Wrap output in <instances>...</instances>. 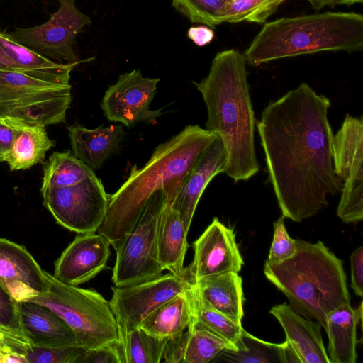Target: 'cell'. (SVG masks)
Instances as JSON below:
<instances>
[{
	"mask_svg": "<svg viewBox=\"0 0 363 363\" xmlns=\"http://www.w3.org/2000/svg\"><path fill=\"white\" fill-rule=\"evenodd\" d=\"M0 69L20 72L16 64L5 54L0 45Z\"/></svg>",
	"mask_w": 363,
	"mask_h": 363,
	"instance_id": "cell-42",
	"label": "cell"
},
{
	"mask_svg": "<svg viewBox=\"0 0 363 363\" xmlns=\"http://www.w3.org/2000/svg\"><path fill=\"white\" fill-rule=\"evenodd\" d=\"M94 176V169L70 151L55 152L44 166L40 189L69 186Z\"/></svg>",
	"mask_w": 363,
	"mask_h": 363,
	"instance_id": "cell-28",
	"label": "cell"
},
{
	"mask_svg": "<svg viewBox=\"0 0 363 363\" xmlns=\"http://www.w3.org/2000/svg\"><path fill=\"white\" fill-rule=\"evenodd\" d=\"M311 6L315 9H320L328 6L331 8L335 7L337 5L341 4V0H308Z\"/></svg>",
	"mask_w": 363,
	"mask_h": 363,
	"instance_id": "cell-43",
	"label": "cell"
},
{
	"mask_svg": "<svg viewBox=\"0 0 363 363\" xmlns=\"http://www.w3.org/2000/svg\"><path fill=\"white\" fill-rule=\"evenodd\" d=\"M362 323V302L354 309L350 303L333 311L325 330L328 337L330 363H355L357 354V327Z\"/></svg>",
	"mask_w": 363,
	"mask_h": 363,
	"instance_id": "cell-21",
	"label": "cell"
},
{
	"mask_svg": "<svg viewBox=\"0 0 363 363\" xmlns=\"http://www.w3.org/2000/svg\"><path fill=\"white\" fill-rule=\"evenodd\" d=\"M225 349L235 350L230 342L191 318L186 330L182 362L207 363Z\"/></svg>",
	"mask_w": 363,
	"mask_h": 363,
	"instance_id": "cell-30",
	"label": "cell"
},
{
	"mask_svg": "<svg viewBox=\"0 0 363 363\" xmlns=\"http://www.w3.org/2000/svg\"><path fill=\"white\" fill-rule=\"evenodd\" d=\"M286 0H230L225 11L223 23L249 21L264 23Z\"/></svg>",
	"mask_w": 363,
	"mask_h": 363,
	"instance_id": "cell-33",
	"label": "cell"
},
{
	"mask_svg": "<svg viewBox=\"0 0 363 363\" xmlns=\"http://www.w3.org/2000/svg\"><path fill=\"white\" fill-rule=\"evenodd\" d=\"M242 340L246 350L225 349L216 357V361L233 363H284V343L275 344L264 341L245 330Z\"/></svg>",
	"mask_w": 363,
	"mask_h": 363,
	"instance_id": "cell-31",
	"label": "cell"
},
{
	"mask_svg": "<svg viewBox=\"0 0 363 363\" xmlns=\"http://www.w3.org/2000/svg\"><path fill=\"white\" fill-rule=\"evenodd\" d=\"M167 203L163 190L152 194L135 223L114 247L116 258L112 281L121 287L142 283L160 276L164 271L157 257V225Z\"/></svg>",
	"mask_w": 363,
	"mask_h": 363,
	"instance_id": "cell-7",
	"label": "cell"
},
{
	"mask_svg": "<svg viewBox=\"0 0 363 363\" xmlns=\"http://www.w3.org/2000/svg\"><path fill=\"white\" fill-rule=\"evenodd\" d=\"M333 164L342 182L337 215L345 223L363 218V120L347 114L333 139Z\"/></svg>",
	"mask_w": 363,
	"mask_h": 363,
	"instance_id": "cell-9",
	"label": "cell"
},
{
	"mask_svg": "<svg viewBox=\"0 0 363 363\" xmlns=\"http://www.w3.org/2000/svg\"><path fill=\"white\" fill-rule=\"evenodd\" d=\"M85 350L78 345L57 347L30 345L26 358L28 363H79Z\"/></svg>",
	"mask_w": 363,
	"mask_h": 363,
	"instance_id": "cell-34",
	"label": "cell"
},
{
	"mask_svg": "<svg viewBox=\"0 0 363 363\" xmlns=\"http://www.w3.org/2000/svg\"><path fill=\"white\" fill-rule=\"evenodd\" d=\"M330 105L303 82L271 101L257 123L269 182L282 216L295 222L318 213L328 195L342 189L333 164Z\"/></svg>",
	"mask_w": 363,
	"mask_h": 363,
	"instance_id": "cell-1",
	"label": "cell"
},
{
	"mask_svg": "<svg viewBox=\"0 0 363 363\" xmlns=\"http://www.w3.org/2000/svg\"><path fill=\"white\" fill-rule=\"evenodd\" d=\"M362 1L363 0H341V4L350 6L357 3H362Z\"/></svg>",
	"mask_w": 363,
	"mask_h": 363,
	"instance_id": "cell-44",
	"label": "cell"
},
{
	"mask_svg": "<svg viewBox=\"0 0 363 363\" xmlns=\"http://www.w3.org/2000/svg\"><path fill=\"white\" fill-rule=\"evenodd\" d=\"M48 290L30 301L43 304L70 327L77 345L85 349L118 341L116 320L109 302L94 290L65 284L44 271Z\"/></svg>",
	"mask_w": 363,
	"mask_h": 363,
	"instance_id": "cell-6",
	"label": "cell"
},
{
	"mask_svg": "<svg viewBox=\"0 0 363 363\" xmlns=\"http://www.w3.org/2000/svg\"><path fill=\"white\" fill-rule=\"evenodd\" d=\"M13 137L12 127L5 118L0 117V162H6L13 145Z\"/></svg>",
	"mask_w": 363,
	"mask_h": 363,
	"instance_id": "cell-40",
	"label": "cell"
},
{
	"mask_svg": "<svg viewBox=\"0 0 363 363\" xmlns=\"http://www.w3.org/2000/svg\"><path fill=\"white\" fill-rule=\"evenodd\" d=\"M167 339L160 338L140 327L118 336L117 347L122 363H159Z\"/></svg>",
	"mask_w": 363,
	"mask_h": 363,
	"instance_id": "cell-29",
	"label": "cell"
},
{
	"mask_svg": "<svg viewBox=\"0 0 363 363\" xmlns=\"http://www.w3.org/2000/svg\"><path fill=\"white\" fill-rule=\"evenodd\" d=\"M67 131L74 155L92 169L100 168L117 151L125 133L121 125L94 129L74 125Z\"/></svg>",
	"mask_w": 363,
	"mask_h": 363,
	"instance_id": "cell-20",
	"label": "cell"
},
{
	"mask_svg": "<svg viewBox=\"0 0 363 363\" xmlns=\"http://www.w3.org/2000/svg\"><path fill=\"white\" fill-rule=\"evenodd\" d=\"M72 101L70 84L43 81L0 69V117L45 126L65 123Z\"/></svg>",
	"mask_w": 363,
	"mask_h": 363,
	"instance_id": "cell-8",
	"label": "cell"
},
{
	"mask_svg": "<svg viewBox=\"0 0 363 363\" xmlns=\"http://www.w3.org/2000/svg\"><path fill=\"white\" fill-rule=\"evenodd\" d=\"M0 45L20 72L45 82L69 84L70 72L76 64L55 62L17 43L1 30Z\"/></svg>",
	"mask_w": 363,
	"mask_h": 363,
	"instance_id": "cell-24",
	"label": "cell"
},
{
	"mask_svg": "<svg viewBox=\"0 0 363 363\" xmlns=\"http://www.w3.org/2000/svg\"><path fill=\"white\" fill-rule=\"evenodd\" d=\"M247 75L244 55L229 49L216 55L206 77L194 82L207 107L206 129L220 138L228 157L225 173L235 183L249 180L259 170Z\"/></svg>",
	"mask_w": 363,
	"mask_h": 363,
	"instance_id": "cell-2",
	"label": "cell"
},
{
	"mask_svg": "<svg viewBox=\"0 0 363 363\" xmlns=\"http://www.w3.org/2000/svg\"><path fill=\"white\" fill-rule=\"evenodd\" d=\"M230 0H172V6L192 23L211 28L223 23Z\"/></svg>",
	"mask_w": 363,
	"mask_h": 363,
	"instance_id": "cell-32",
	"label": "cell"
},
{
	"mask_svg": "<svg viewBox=\"0 0 363 363\" xmlns=\"http://www.w3.org/2000/svg\"><path fill=\"white\" fill-rule=\"evenodd\" d=\"M194 259L184 275L191 282L227 272L238 273L244 264L233 228L214 218L193 243Z\"/></svg>",
	"mask_w": 363,
	"mask_h": 363,
	"instance_id": "cell-14",
	"label": "cell"
},
{
	"mask_svg": "<svg viewBox=\"0 0 363 363\" xmlns=\"http://www.w3.org/2000/svg\"><path fill=\"white\" fill-rule=\"evenodd\" d=\"M191 318L190 303L184 292L157 308L143 320L140 327L155 337L169 339L184 332Z\"/></svg>",
	"mask_w": 363,
	"mask_h": 363,
	"instance_id": "cell-27",
	"label": "cell"
},
{
	"mask_svg": "<svg viewBox=\"0 0 363 363\" xmlns=\"http://www.w3.org/2000/svg\"><path fill=\"white\" fill-rule=\"evenodd\" d=\"M178 213L170 205L163 208L157 225V257L164 270L184 276L187 234Z\"/></svg>",
	"mask_w": 363,
	"mask_h": 363,
	"instance_id": "cell-23",
	"label": "cell"
},
{
	"mask_svg": "<svg viewBox=\"0 0 363 363\" xmlns=\"http://www.w3.org/2000/svg\"><path fill=\"white\" fill-rule=\"evenodd\" d=\"M228 157L219 135L204 150L192 165L170 205L189 232L199 201L211 179L225 173Z\"/></svg>",
	"mask_w": 363,
	"mask_h": 363,
	"instance_id": "cell-17",
	"label": "cell"
},
{
	"mask_svg": "<svg viewBox=\"0 0 363 363\" xmlns=\"http://www.w3.org/2000/svg\"><path fill=\"white\" fill-rule=\"evenodd\" d=\"M188 38L198 46L209 44L214 38V31L208 26L191 27L187 32Z\"/></svg>",
	"mask_w": 363,
	"mask_h": 363,
	"instance_id": "cell-41",
	"label": "cell"
},
{
	"mask_svg": "<svg viewBox=\"0 0 363 363\" xmlns=\"http://www.w3.org/2000/svg\"><path fill=\"white\" fill-rule=\"evenodd\" d=\"M0 284L18 302L48 290L44 271L26 248L0 238Z\"/></svg>",
	"mask_w": 363,
	"mask_h": 363,
	"instance_id": "cell-16",
	"label": "cell"
},
{
	"mask_svg": "<svg viewBox=\"0 0 363 363\" xmlns=\"http://www.w3.org/2000/svg\"><path fill=\"white\" fill-rule=\"evenodd\" d=\"M21 327L30 345L57 347L77 345L66 322L48 307L33 301L18 302Z\"/></svg>",
	"mask_w": 363,
	"mask_h": 363,
	"instance_id": "cell-19",
	"label": "cell"
},
{
	"mask_svg": "<svg viewBox=\"0 0 363 363\" xmlns=\"http://www.w3.org/2000/svg\"><path fill=\"white\" fill-rule=\"evenodd\" d=\"M194 283L210 306L234 322L241 324L245 297L242 278L238 273L220 274Z\"/></svg>",
	"mask_w": 363,
	"mask_h": 363,
	"instance_id": "cell-25",
	"label": "cell"
},
{
	"mask_svg": "<svg viewBox=\"0 0 363 363\" xmlns=\"http://www.w3.org/2000/svg\"><path fill=\"white\" fill-rule=\"evenodd\" d=\"M117 342L86 349L79 363H122Z\"/></svg>",
	"mask_w": 363,
	"mask_h": 363,
	"instance_id": "cell-38",
	"label": "cell"
},
{
	"mask_svg": "<svg viewBox=\"0 0 363 363\" xmlns=\"http://www.w3.org/2000/svg\"><path fill=\"white\" fill-rule=\"evenodd\" d=\"M26 339L0 328V363H28Z\"/></svg>",
	"mask_w": 363,
	"mask_h": 363,
	"instance_id": "cell-35",
	"label": "cell"
},
{
	"mask_svg": "<svg viewBox=\"0 0 363 363\" xmlns=\"http://www.w3.org/2000/svg\"><path fill=\"white\" fill-rule=\"evenodd\" d=\"M218 136L199 125H187L160 144L146 164L141 168L133 165L126 181L109 195L106 213L97 233L114 248L133 225L152 194L164 191L167 204L171 205L192 165Z\"/></svg>",
	"mask_w": 363,
	"mask_h": 363,
	"instance_id": "cell-3",
	"label": "cell"
},
{
	"mask_svg": "<svg viewBox=\"0 0 363 363\" xmlns=\"http://www.w3.org/2000/svg\"><path fill=\"white\" fill-rule=\"evenodd\" d=\"M295 253L279 262L266 260V278L298 314L325 328L328 315L350 303L343 262L321 241L296 240Z\"/></svg>",
	"mask_w": 363,
	"mask_h": 363,
	"instance_id": "cell-4",
	"label": "cell"
},
{
	"mask_svg": "<svg viewBox=\"0 0 363 363\" xmlns=\"http://www.w3.org/2000/svg\"><path fill=\"white\" fill-rule=\"evenodd\" d=\"M192 313V318L206 329L230 342L235 351L246 350L242 340L244 329L241 324L210 306L201 296L194 282L189 280L186 290Z\"/></svg>",
	"mask_w": 363,
	"mask_h": 363,
	"instance_id": "cell-26",
	"label": "cell"
},
{
	"mask_svg": "<svg viewBox=\"0 0 363 363\" xmlns=\"http://www.w3.org/2000/svg\"><path fill=\"white\" fill-rule=\"evenodd\" d=\"M0 328L23 337L18 302L0 284Z\"/></svg>",
	"mask_w": 363,
	"mask_h": 363,
	"instance_id": "cell-37",
	"label": "cell"
},
{
	"mask_svg": "<svg viewBox=\"0 0 363 363\" xmlns=\"http://www.w3.org/2000/svg\"></svg>",
	"mask_w": 363,
	"mask_h": 363,
	"instance_id": "cell-45",
	"label": "cell"
},
{
	"mask_svg": "<svg viewBox=\"0 0 363 363\" xmlns=\"http://www.w3.org/2000/svg\"><path fill=\"white\" fill-rule=\"evenodd\" d=\"M58 1V10L45 23L30 28H16L8 35L48 59L77 65L81 61L73 48L74 38L91 21L77 8L75 0Z\"/></svg>",
	"mask_w": 363,
	"mask_h": 363,
	"instance_id": "cell-11",
	"label": "cell"
},
{
	"mask_svg": "<svg viewBox=\"0 0 363 363\" xmlns=\"http://www.w3.org/2000/svg\"><path fill=\"white\" fill-rule=\"evenodd\" d=\"M362 49V14L326 11L265 23L243 55L246 63L257 66L305 54Z\"/></svg>",
	"mask_w": 363,
	"mask_h": 363,
	"instance_id": "cell-5",
	"label": "cell"
},
{
	"mask_svg": "<svg viewBox=\"0 0 363 363\" xmlns=\"http://www.w3.org/2000/svg\"><path fill=\"white\" fill-rule=\"evenodd\" d=\"M56 222L77 233H96L106 213L109 195L96 176L66 187L40 189Z\"/></svg>",
	"mask_w": 363,
	"mask_h": 363,
	"instance_id": "cell-10",
	"label": "cell"
},
{
	"mask_svg": "<svg viewBox=\"0 0 363 363\" xmlns=\"http://www.w3.org/2000/svg\"><path fill=\"white\" fill-rule=\"evenodd\" d=\"M281 216L274 223V237L268 259L269 262H279L291 257L296 252V240L289 235Z\"/></svg>",
	"mask_w": 363,
	"mask_h": 363,
	"instance_id": "cell-36",
	"label": "cell"
},
{
	"mask_svg": "<svg viewBox=\"0 0 363 363\" xmlns=\"http://www.w3.org/2000/svg\"><path fill=\"white\" fill-rule=\"evenodd\" d=\"M351 287L358 296H363V247L355 250L350 256Z\"/></svg>",
	"mask_w": 363,
	"mask_h": 363,
	"instance_id": "cell-39",
	"label": "cell"
},
{
	"mask_svg": "<svg viewBox=\"0 0 363 363\" xmlns=\"http://www.w3.org/2000/svg\"><path fill=\"white\" fill-rule=\"evenodd\" d=\"M269 313L284 329L289 344L301 363H330L323 342L321 324L296 313L286 303L273 306Z\"/></svg>",
	"mask_w": 363,
	"mask_h": 363,
	"instance_id": "cell-18",
	"label": "cell"
},
{
	"mask_svg": "<svg viewBox=\"0 0 363 363\" xmlns=\"http://www.w3.org/2000/svg\"><path fill=\"white\" fill-rule=\"evenodd\" d=\"M110 245L109 240L99 233H78L55 262L52 275L72 286L91 280L106 268Z\"/></svg>",
	"mask_w": 363,
	"mask_h": 363,
	"instance_id": "cell-15",
	"label": "cell"
},
{
	"mask_svg": "<svg viewBox=\"0 0 363 363\" xmlns=\"http://www.w3.org/2000/svg\"><path fill=\"white\" fill-rule=\"evenodd\" d=\"M14 132L12 147L6 160L11 171L24 170L42 162L54 145L45 125L23 120L4 118Z\"/></svg>",
	"mask_w": 363,
	"mask_h": 363,
	"instance_id": "cell-22",
	"label": "cell"
},
{
	"mask_svg": "<svg viewBox=\"0 0 363 363\" xmlns=\"http://www.w3.org/2000/svg\"><path fill=\"white\" fill-rule=\"evenodd\" d=\"M189 279L171 272L126 286H114L109 301L118 336L140 326L143 320L160 306L184 293Z\"/></svg>",
	"mask_w": 363,
	"mask_h": 363,
	"instance_id": "cell-12",
	"label": "cell"
},
{
	"mask_svg": "<svg viewBox=\"0 0 363 363\" xmlns=\"http://www.w3.org/2000/svg\"><path fill=\"white\" fill-rule=\"evenodd\" d=\"M159 82L160 79L143 77L137 69L120 75L103 97L101 104L104 115L108 121L128 128L138 123L155 124L162 112L151 110L150 105Z\"/></svg>",
	"mask_w": 363,
	"mask_h": 363,
	"instance_id": "cell-13",
	"label": "cell"
}]
</instances>
